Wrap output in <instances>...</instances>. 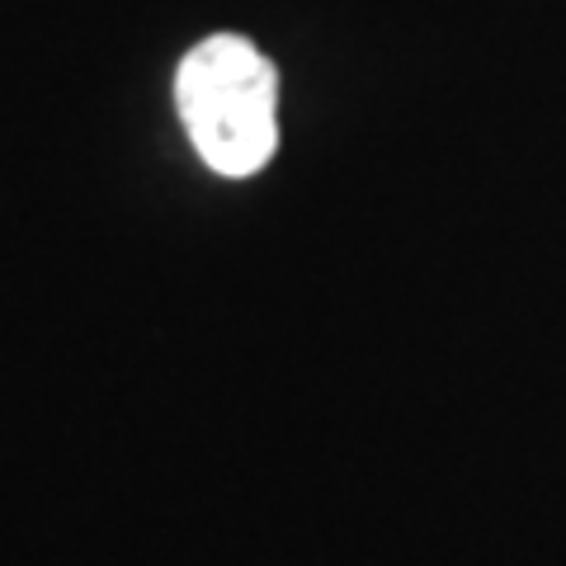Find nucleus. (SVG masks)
<instances>
[{
	"label": "nucleus",
	"mask_w": 566,
	"mask_h": 566,
	"mask_svg": "<svg viewBox=\"0 0 566 566\" xmlns=\"http://www.w3.org/2000/svg\"><path fill=\"white\" fill-rule=\"evenodd\" d=\"M274 66L232 33L203 39L185 57L175 99H180L193 147L218 175L245 180L274 156Z\"/></svg>",
	"instance_id": "1"
}]
</instances>
